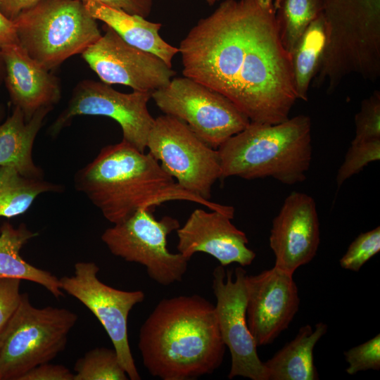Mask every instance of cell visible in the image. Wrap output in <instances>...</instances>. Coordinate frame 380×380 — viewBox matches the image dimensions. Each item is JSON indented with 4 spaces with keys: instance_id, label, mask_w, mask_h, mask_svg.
I'll use <instances>...</instances> for the list:
<instances>
[{
    "instance_id": "15",
    "label": "cell",
    "mask_w": 380,
    "mask_h": 380,
    "mask_svg": "<svg viewBox=\"0 0 380 380\" xmlns=\"http://www.w3.org/2000/svg\"><path fill=\"white\" fill-rule=\"evenodd\" d=\"M270 246L274 267L293 274L316 255L320 243L319 222L314 198L293 191L273 219Z\"/></svg>"
},
{
    "instance_id": "20",
    "label": "cell",
    "mask_w": 380,
    "mask_h": 380,
    "mask_svg": "<svg viewBox=\"0 0 380 380\" xmlns=\"http://www.w3.org/2000/svg\"><path fill=\"white\" fill-rule=\"evenodd\" d=\"M327 328L323 322L314 329L309 324L301 327L292 341L264 362L267 380L318 379L313 350Z\"/></svg>"
},
{
    "instance_id": "35",
    "label": "cell",
    "mask_w": 380,
    "mask_h": 380,
    "mask_svg": "<svg viewBox=\"0 0 380 380\" xmlns=\"http://www.w3.org/2000/svg\"><path fill=\"white\" fill-rule=\"evenodd\" d=\"M15 43H18V41L14 24L0 11V49L6 45Z\"/></svg>"
},
{
    "instance_id": "3",
    "label": "cell",
    "mask_w": 380,
    "mask_h": 380,
    "mask_svg": "<svg viewBox=\"0 0 380 380\" xmlns=\"http://www.w3.org/2000/svg\"><path fill=\"white\" fill-rule=\"evenodd\" d=\"M74 184L113 224L141 209L154 210L163 203L177 200L234 213L232 206L204 200L185 190L150 153L122 140L103 147L91 162L76 172Z\"/></svg>"
},
{
    "instance_id": "34",
    "label": "cell",
    "mask_w": 380,
    "mask_h": 380,
    "mask_svg": "<svg viewBox=\"0 0 380 380\" xmlns=\"http://www.w3.org/2000/svg\"><path fill=\"white\" fill-rule=\"evenodd\" d=\"M41 0H0V11L9 20L14 19L22 11Z\"/></svg>"
},
{
    "instance_id": "37",
    "label": "cell",
    "mask_w": 380,
    "mask_h": 380,
    "mask_svg": "<svg viewBox=\"0 0 380 380\" xmlns=\"http://www.w3.org/2000/svg\"><path fill=\"white\" fill-rule=\"evenodd\" d=\"M209 5L212 6L219 0H205Z\"/></svg>"
},
{
    "instance_id": "23",
    "label": "cell",
    "mask_w": 380,
    "mask_h": 380,
    "mask_svg": "<svg viewBox=\"0 0 380 380\" xmlns=\"http://www.w3.org/2000/svg\"><path fill=\"white\" fill-rule=\"evenodd\" d=\"M63 189L61 185L43 179L25 177L12 167L0 166V217L22 215L40 194Z\"/></svg>"
},
{
    "instance_id": "27",
    "label": "cell",
    "mask_w": 380,
    "mask_h": 380,
    "mask_svg": "<svg viewBox=\"0 0 380 380\" xmlns=\"http://www.w3.org/2000/svg\"><path fill=\"white\" fill-rule=\"evenodd\" d=\"M380 158V139L351 144L340 166L336 184L340 187L348 179L360 172L369 163Z\"/></svg>"
},
{
    "instance_id": "10",
    "label": "cell",
    "mask_w": 380,
    "mask_h": 380,
    "mask_svg": "<svg viewBox=\"0 0 380 380\" xmlns=\"http://www.w3.org/2000/svg\"><path fill=\"white\" fill-rule=\"evenodd\" d=\"M94 262H78L74 273L59 279L63 292L75 298L98 319L108 334L129 379H141L131 352L127 322L132 309L145 299L142 291H123L102 282Z\"/></svg>"
},
{
    "instance_id": "1",
    "label": "cell",
    "mask_w": 380,
    "mask_h": 380,
    "mask_svg": "<svg viewBox=\"0 0 380 380\" xmlns=\"http://www.w3.org/2000/svg\"><path fill=\"white\" fill-rule=\"evenodd\" d=\"M184 76L222 94L251 122L289 118L298 100L274 0H225L181 42Z\"/></svg>"
},
{
    "instance_id": "13",
    "label": "cell",
    "mask_w": 380,
    "mask_h": 380,
    "mask_svg": "<svg viewBox=\"0 0 380 380\" xmlns=\"http://www.w3.org/2000/svg\"><path fill=\"white\" fill-rule=\"evenodd\" d=\"M105 34L82 53L101 82L153 91L167 85L176 72L157 56L127 43L105 25Z\"/></svg>"
},
{
    "instance_id": "22",
    "label": "cell",
    "mask_w": 380,
    "mask_h": 380,
    "mask_svg": "<svg viewBox=\"0 0 380 380\" xmlns=\"http://www.w3.org/2000/svg\"><path fill=\"white\" fill-rule=\"evenodd\" d=\"M327 32L338 37H356L380 27V0H322Z\"/></svg>"
},
{
    "instance_id": "19",
    "label": "cell",
    "mask_w": 380,
    "mask_h": 380,
    "mask_svg": "<svg viewBox=\"0 0 380 380\" xmlns=\"http://www.w3.org/2000/svg\"><path fill=\"white\" fill-rule=\"evenodd\" d=\"M82 1L94 18L103 21L127 43L157 56L172 68V58L179 51L160 36V23L148 21L140 15L129 14L94 0Z\"/></svg>"
},
{
    "instance_id": "14",
    "label": "cell",
    "mask_w": 380,
    "mask_h": 380,
    "mask_svg": "<svg viewBox=\"0 0 380 380\" xmlns=\"http://www.w3.org/2000/svg\"><path fill=\"white\" fill-rule=\"evenodd\" d=\"M246 321L257 346L271 344L298 311L293 274L276 267L246 276Z\"/></svg>"
},
{
    "instance_id": "18",
    "label": "cell",
    "mask_w": 380,
    "mask_h": 380,
    "mask_svg": "<svg viewBox=\"0 0 380 380\" xmlns=\"http://www.w3.org/2000/svg\"><path fill=\"white\" fill-rule=\"evenodd\" d=\"M53 108L39 109L26 122L23 111L14 107L12 114L0 124V166L12 167L25 177L43 179V170L34 162L32 148L44 120ZM2 113L0 109V121Z\"/></svg>"
},
{
    "instance_id": "11",
    "label": "cell",
    "mask_w": 380,
    "mask_h": 380,
    "mask_svg": "<svg viewBox=\"0 0 380 380\" xmlns=\"http://www.w3.org/2000/svg\"><path fill=\"white\" fill-rule=\"evenodd\" d=\"M151 91H118L103 82L83 80L74 89L67 107L49 128L56 136L78 115H99L115 120L122 132V141L141 152L146 149L147 139L155 119L147 103Z\"/></svg>"
},
{
    "instance_id": "4",
    "label": "cell",
    "mask_w": 380,
    "mask_h": 380,
    "mask_svg": "<svg viewBox=\"0 0 380 380\" xmlns=\"http://www.w3.org/2000/svg\"><path fill=\"white\" fill-rule=\"evenodd\" d=\"M222 178L272 177L293 185L306 179L312 160V121L298 115L269 124L250 122L217 148Z\"/></svg>"
},
{
    "instance_id": "31",
    "label": "cell",
    "mask_w": 380,
    "mask_h": 380,
    "mask_svg": "<svg viewBox=\"0 0 380 380\" xmlns=\"http://www.w3.org/2000/svg\"><path fill=\"white\" fill-rule=\"evenodd\" d=\"M21 280L15 278L0 279V331L18 309L22 298Z\"/></svg>"
},
{
    "instance_id": "17",
    "label": "cell",
    "mask_w": 380,
    "mask_h": 380,
    "mask_svg": "<svg viewBox=\"0 0 380 380\" xmlns=\"http://www.w3.org/2000/svg\"><path fill=\"white\" fill-rule=\"evenodd\" d=\"M0 50L11 101L23 111L26 122L39 109L53 107L60 101L59 79L32 60L18 43Z\"/></svg>"
},
{
    "instance_id": "30",
    "label": "cell",
    "mask_w": 380,
    "mask_h": 380,
    "mask_svg": "<svg viewBox=\"0 0 380 380\" xmlns=\"http://www.w3.org/2000/svg\"><path fill=\"white\" fill-rule=\"evenodd\" d=\"M348 364L346 372L353 375L359 372L380 369V334L344 352Z\"/></svg>"
},
{
    "instance_id": "9",
    "label": "cell",
    "mask_w": 380,
    "mask_h": 380,
    "mask_svg": "<svg viewBox=\"0 0 380 380\" xmlns=\"http://www.w3.org/2000/svg\"><path fill=\"white\" fill-rule=\"evenodd\" d=\"M151 99L165 114L184 122L215 149L251 122L226 96L185 76L154 90Z\"/></svg>"
},
{
    "instance_id": "36",
    "label": "cell",
    "mask_w": 380,
    "mask_h": 380,
    "mask_svg": "<svg viewBox=\"0 0 380 380\" xmlns=\"http://www.w3.org/2000/svg\"><path fill=\"white\" fill-rule=\"evenodd\" d=\"M4 77H5V66H4V63L1 50H0V87L3 81H4Z\"/></svg>"
},
{
    "instance_id": "29",
    "label": "cell",
    "mask_w": 380,
    "mask_h": 380,
    "mask_svg": "<svg viewBox=\"0 0 380 380\" xmlns=\"http://www.w3.org/2000/svg\"><path fill=\"white\" fill-rule=\"evenodd\" d=\"M380 251V227L359 234L340 259L342 268L358 272Z\"/></svg>"
},
{
    "instance_id": "28",
    "label": "cell",
    "mask_w": 380,
    "mask_h": 380,
    "mask_svg": "<svg viewBox=\"0 0 380 380\" xmlns=\"http://www.w3.org/2000/svg\"><path fill=\"white\" fill-rule=\"evenodd\" d=\"M355 134L351 144L380 139V91L362 101L355 116Z\"/></svg>"
},
{
    "instance_id": "8",
    "label": "cell",
    "mask_w": 380,
    "mask_h": 380,
    "mask_svg": "<svg viewBox=\"0 0 380 380\" xmlns=\"http://www.w3.org/2000/svg\"><path fill=\"white\" fill-rule=\"evenodd\" d=\"M153 211L141 209L114 224L103 232L101 240L113 255L144 266L151 279L168 286L182 280L189 260L167 249V236L180 227L178 220L170 216L157 220Z\"/></svg>"
},
{
    "instance_id": "12",
    "label": "cell",
    "mask_w": 380,
    "mask_h": 380,
    "mask_svg": "<svg viewBox=\"0 0 380 380\" xmlns=\"http://www.w3.org/2000/svg\"><path fill=\"white\" fill-rule=\"evenodd\" d=\"M227 272L219 265L213 272L212 289L216 298L215 310L222 341L231 354L228 378L267 380L264 362L246 321V276L242 266Z\"/></svg>"
},
{
    "instance_id": "2",
    "label": "cell",
    "mask_w": 380,
    "mask_h": 380,
    "mask_svg": "<svg viewBox=\"0 0 380 380\" xmlns=\"http://www.w3.org/2000/svg\"><path fill=\"white\" fill-rule=\"evenodd\" d=\"M138 347L153 376L192 380L220 367L226 346L215 305L194 294L162 299L141 325Z\"/></svg>"
},
{
    "instance_id": "24",
    "label": "cell",
    "mask_w": 380,
    "mask_h": 380,
    "mask_svg": "<svg viewBox=\"0 0 380 380\" xmlns=\"http://www.w3.org/2000/svg\"><path fill=\"white\" fill-rule=\"evenodd\" d=\"M325 40V23L322 13L308 26L291 53L298 99L308 101L310 84L316 74Z\"/></svg>"
},
{
    "instance_id": "21",
    "label": "cell",
    "mask_w": 380,
    "mask_h": 380,
    "mask_svg": "<svg viewBox=\"0 0 380 380\" xmlns=\"http://www.w3.org/2000/svg\"><path fill=\"white\" fill-rule=\"evenodd\" d=\"M37 233L26 224L14 227L9 222L0 227V279L15 278L38 284L57 299L63 296L60 280L49 271L39 269L25 261L20 255L22 248Z\"/></svg>"
},
{
    "instance_id": "7",
    "label": "cell",
    "mask_w": 380,
    "mask_h": 380,
    "mask_svg": "<svg viewBox=\"0 0 380 380\" xmlns=\"http://www.w3.org/2000/svg\"><path fill=\"white\" fill-rule=\"evenodd\" d=\"M146 148L180 186L209 201L213 184L222 178L217 149L201 139L184 122L166 114L155 119Z\"/></svg>"
},
{
    "instance_id": "26",
    "label": "cell",
    "mask_w": 380,
    "mask_h": 380,
    "mask_svg": "<svg viewBox=\"0 0 380 380\" xmlns=\"http://www.w3.org/2000/svg\"><path fill=\"white\" fill-rule=\"evenodd\" d=\"M73 380H127L114 348L98 347L76 362Z\"/></svg>"
},
{
    "instance_id": "33",
    "label": "cell",
    "mask_w": 380,
    "mask_h": 380,
    "mask_svg": "<svg viewBox=\"0 0 380 380\" xmlns=\"http://www.w3.org/2000/svg\"><path fill=\"white\" fill-rule=\"evenodd\" d=\"M129 14L146 18L151 13L153 0H94Z\"/></svg>"
},
{
    "instance_id": "5",
    "label": "cell",
    "mask_w": 380,
    "mask_h": 380,
    "mask_svg": "<svg viewBox=\"0 0 380 380\" xmlns=\"http://www.w3.org/2000/svg\"><path fill=\"white\" fill-rule=\"evenodd\" d=\"M12 21L18 44L48 71L101 37L96 19L82 0H41Z\"/></svg>"
},
{
    "instance_id": "32",
    "label": "cell",
    "mask_w": 380,
    "mask_h": 380,
    "mask_svg": "<svg viewBox=\"0 0 380 380\" xmlns=\"http://www.w3.org/2000/svg\"><path fill=\"white\" fill-rule=\"evenodd\" d=\"M74 373L62 365L49 362L39 365L25 374L19 380H73Z\"/></svg>"
},
{
    "instance_id": "16",
    "label": "cell",
    "mask_w": 380,
    "mask_h": 380,
    "mask_svg": "<svg viewBox=\"0 0 380 380\" xmlns=\"http://www.w3.org/2000/svg\"><path fill=\"white\" fill-rule=\"evenodd\" d=\"M234 215L211 210H194L177 230L178 253L190 260L196 253H207L224 267L236 262L250 265L255 253L247 244L246 234L231 222Z\"/></svg>"
},
{
    "instance_id": "25",
    "label": "cell",
    "mask_w": 380,
    "mask_h": 380,
    "mask_svg": "<svg viewBox=\"0 0 380 380\" xmlns=\"http://www.w3.org/2000/svg\"><path fill=\"white\" fill-rule=\"evenodd\" d=\"M281 42L291 55L310 23L323 11L322 0H274Z\"/></svg>"
},
{
    "instance_id": "6",
    "label": "cell",
    "mask_w": 380,
    "mask_h": 380,
    "mask_svg": "<svg viewBox=\"0 0 380 380\" xmlns=\"http://www.w3.org/2000/svg\"><path fill=\"white\" fill-rule=\"evenodd\" d=\"M77 315L65 308H36L27 293L0 331V380H19L65 348Z\"/></svg>"
}]
</instances>
